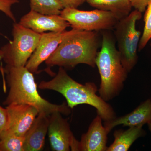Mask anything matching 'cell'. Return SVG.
<instances>
[{
  "instance_id": "obj_1",
  "label": "cell",
  "mask_w": 151,
  "mask_h": 151,
  "mask_svg": "<svg viewBox=\"0 0 151 151\" xmlns=\"http://www.w3.org/2000/svg\"><path fill=\"white\" fill-rule=\"evenodd\" d=\"M100 40L99 32L72 29L45 63L49 67L56 65L64 69H72L79 64L95 67Z\"/></svg>"
},
{
  "instance_id": "obj_2",
  "label": "cell",
  "mask_w": 151,
  "mask_h": 151,
  "mask_svg": "<svg viewBox=\"0 0 151 151\" xmlns=\"http://www.w3.org/2000/svg\"><path fill=\"white\" fill-rule=\"evenodd\" d=\"M38 87L60 93L71 109L81 104L92 106L105 122L117 117L113 107L96 94L98 89L96 84L91 82L84 84L78 83L70 77L63 68L59 67L58 72L51 80L41 81Z\"/></svg>"
},
{
  "instance_id": "obj_3",
  "label": "cell",
  "mask_w": 151,
  "mask_h": 151,
  "mask_svg": "<svg viewBox=\"0 0 151 151\" xmlns=\"http://www.w3.org/2000/svg\"><path fill=\"white\" fill-rule=\"evenodd\" d=\"M9 90L7 97L3 102L4 105L12 104H26L35 107L39 113L50 116L55 112L68 116L71 109L67 103L60 105L52 104L39 94L37 85L32 72L25 66L12 67L6 65L4 68Z\"/></svg>"
},
{
  "instance_id": "obj_4",
  "label": "cell",
  "mask_w": 151,
  "mask_h": 151,
  "mask_svg": "<svg viewBox=\"0 0 151 151\" xmlns=\"http://www.w3.org/2000/svg\"><path fill=\"white\" fill-rule=\"evenodd\" d=\"M110 31H102L101 50L96 59L101 78L98 92L106 102L119 95L128 73L122 64L116 40Z\"/></svg>"
},
{
  "instance_id": "obj_5",
  "label": "cell",
  "mask_w": 151,
  "mask_h": 151,
  "mask_svg": "<svg viewBox=\"0 0 151 151\" xmlns=\"http://www.w3.org/2000/svg\"><path fill=\"white\" fill-rule=\"evenodd\" d=\"M142 17V13L135 9L119 20L114 27V37L122 64L128 73L138 62L137 51L141 32L136 28V23Z\"/></svg>"
},
{
  "instance_id": "obj_6",
  "label": "cell",
  "mask_w": 151,
  "mask_h": 151,
  "mask_svg": "<svg viewBox=\"0 0 151 151\" xmlns=\"http://www.w3.org/2000/svg\"><path fill=\"white\" fill-rule=\"evenodd\" d=\"M41 34L14 22L13 39L0 48V59L8 66H25L37 46Z\"/></svg>"
},
{
  "instance_id": "obj_7",
  "label": "cell",
  "mask_w": 151,
  "mask_h": 151,
  "mask_svg": "<svg viewBox=\"0 0 151 151\" xmlns=\"http://www.w3.org/2000/svg\"><path fill=\"white\" fill-rule=\"evenodd\" d=\"M60 15L73 29L87 31H102L113 29L119 19L111 12L96 9L82 11L64 8Z\"/></svg>"
},
{
  "instance_id": "obj_8",
  "label": "cell",
  "mask_w": 151,
  "mask_h": 151,
  "mask_svg": "<svg viewBox=\"0 0 151 151\" xmlns=\"http://www.w3.org/2000/svg\"><path fill=\"white\" fill-rule=\"evenodd\" d=\"M60 112L50 116L48 134L52 150L55 151H79V141L76 139L66 119Z\"/></svg>"
},
{
  "instance_id": "obj_9",
  "label": "cell",
  "mask_w": 151,
  "mask_h": 151,
  "mask_svg": "<svg viewBox=\"0 0 151 151\" xmlns=\"http://www.w3.org/2000/svg\"><path fill=\"white\" fill-rule=\"evenodd\" d=\"M8 122L3 131L25 137L39 114L35 107L26 104H12L6 108Z\"/></svg>"
},
{
  "instance_id": "obj_10",
  "label": "cell",
  "mask_w": 151,
  "mask_h": 151,
  "mask_svg": "<svg viewBox=\"0 0 151 151\" xmlns=\"http://www.w3.org/2000/svg\"><path fill=\"white\" fill-rule=\"evenodd\" d=\"M19 23L35 32H61L70 26L60 15H45L31 10L22 17Z\"/></svg>"
},
{
  "instance_id": "obj_11",
  "label": "cell",
  "mask_w": 151,
  "mask_h": 151,
  "mask_svg": "<svg viewBox=\"0 0 151 151\" xmlns=\"http://www.w3.org/2000/svg\"><path fill=\"white\" fill-rule=\"evenodd\" d=\"M68 31L64 30L61 32L42 34L37 46L28 60L25 67L32 73H36L40 65L45 62L55 51Z\"/></svg>"
},
{
  "instance_id": "obj_12",
  "label": "cell",
  "mask_w": 151,
  "mask_h": 151,
  "mask_svg": "<svg viewBox=\"0 0 151 151\" xmlns=\"http://www.w3.org/2000/svg\"><path fill=\"white\" fill-rule=\"evenodd\" d=\"M102 118L97 114L88 131L81 136L79 151H106L108 136L110 132L102 124Z\"/></svg>"
},
{
  "instance_id": "obj_13",
  "label": "cell",
  "mask_w": 151,
  "mask_h": 151,
  "mask_svg": "<svg viewBox=\"0 0 151 151\" xmlns=\"http://www.w3.org/2000/svg\"><path fill=\"white\" fill-rule=\"evenodd\" d=\"M151 121V99H148L131 113L105 122L104 127L110 132L113 128L119 125L129 127L143 126Z\"/></svg>"
},
{
  "instance_id": "obj_14",
  "label": "cell",
  "mask_w": 151,
  "mask_h": 151,
  "mask_svg": "<svg viewBox=\"0 0 151 151\" xmlns=\"http://www.w3.org/2000/svg\"><path fill=\"white\" fill-rule=\"evenodd\" d=\"M50 116L39 113L25 135L24 151H39L43 149L48 133Z\"/></svg>"
},
{
  "instance_id": "obj_15",
  "label": "cell",
  "mask_w": 151,
  "mask_h": 151,
  "mask_svg": "<svg viewBox=\"0 0 151 151\" xmlns=\"http://www.w3.org/2000/svg\"><path fill=\"white\" fill-rule=\"evenodd\" d=\"M146 134L142 126L130 127L126 130H116L113 133L114 142L106 151H128L135 141Z\"/></svg>"
},
{
  "instance_id": "obj_16",
  "label": "cell",
  "mask_w": 151,
  "mask_h": 151,
  "mask_svg": "<svg viewBox=\"0 0 151 151\" xmlns=\"http://www.w3.org/2000/svg\"><path fill=\"white\" fill-rule=\"evenodd\" d=\"M86 2L97 9L111 12L119 20L128 16L132 8L129 0H86Z\"/></svg>"
},
{
  "instance_id": "obj_17",
  "label": "cell",
  "mask_w": 151,
  "mask_h": 151,
  "mask_svg": "<svg viewBox=\"0 0 151 151\" xmlns=\"http://www.w3.org/2000/svg\"><path fill=\"white\" fill-rule=\"evenodd\" d=\"M31 10L45 15H60L64 9L59 0H29Z\"/></svg>"
},
{
  "instance_id": "obj_18",
  "label": "cell",
  "mask_w": 151,
  "mask_h": 151,
  "mask_svg": "<svg viewBox=\"0 0 151 151\" xmlns=\"http://www.w3.org/2000/svg\"><path fill=\"white\" fill-rule=\"evenodd\" d=\"M24 137L3 131L0 135V151H24Z\"/></svg>"
},
{
  "instance_id": "obj_19",
  "label": "cell",
  "mask_w": 151,
  "mask_h": 151,
  "mask_svg": "<svg viewBox=\"0 0 151 151\" xmlns=\"http://www.w3.org/2000/svg\"><path fill=\"white\" fill-rule=\"evenodd\" d=\"M144 15L145 27L138 46V51H141L145 47L151 38V1L148 5Z\"/></svg>"
},
{
  "instance_id": "obj_20",
  "label": "cell",
  "mask_w": 151,
  "mask_h": 151,
  "mask_svg": "<svg viewBox=\"0 0 151 151\" xmlns=\"http://www.w3.org/2000/svg\"><path fill=\"white\" fill-rule=\"evenodd\" d=\"M19 2V0H0V11L3 12L7 17L14 22L16 19L12 10V6Z\"/></svg>"
},
{
  "instance_id": "obj_21",
  "label": "cell",
  "mask_w": 151,
  "mask_h": 151,
  "mask_svg": "<svg viewBox=\"0 0 151 151\" xmlns=\"http://www.w3.org/2000/svg\"><path fill=\"white\" fill-rule=\"evenodd\" d=\"M132 8L143 13L145 12L151 0H129Z\"/></svg>"
},
{
  "instance_id": "obj_22",
  "label": "cell",
  "mask_w": 151,
  "mask_h": 151,
  "mask_svg": "<svg viewBox=\"0 0 151 151\" xmlns=\"http://www.w3.org/2000/svg\"><path fill=\"white\" fill-rule=\"evenodd\" d=\"M64 8L77 9L86 2V0H59Z\"/></svg>"
},
{
  "instance_id": "obj_23",
  "label": "cell",
  "mask_w": 151,
  "mask_h": 151,
  "mask_svg": "<svg viewBox=\"0 0 151 151\" xmlns=\"http://www.w3.org/2000/svg\"><path fill=\"white\" fill-rule=\"evenodd\" d=\"M8 122V113L6 108L0 105V135L5 129Z\"/></svg>"
},
{
  "instance_id": "obj_24",
  "label": "cell",
  "mask_w": 151,
  "mask_h": 151,
  "mask_svg": "<svg viewBox=\"0 0 151 151\" xmlns=\"http://www.w3.org/2000/svg\"><path fill=\"white\" fill-rule=\"evenodd\" d=\"M0 71L1 72L2 74H3L4 73V68H3L1 65H0Z\"/></svg>"
},
{
  "instance_id": "obj_25",
  "label": "cell",
  "mask_w": 151,
  "mask_h": 151,
  "mask_svg": "<svg viewBox=\"0 0 151 151\" xmlns=\"http://www.w3.org/2000/svg\"><path fill=\"white\" fill-rule=\"evenodd\" d=\"M148 126V128L149 130L150 131L151 133V121L150 122V123H149L147 124Z\"/></svg>"
},
{
  "instance_id": "obj_26",
  "label": "cell",
  "mask_w": 151,
  "mask_h": 151,
  "mask_svg": "<svg viewBox=\"0 0 151 151\" xmlns=\"http://www.w3.org/2000/svg\"><path fill=\"white\" fill-rule=\"evenodd\" d=\"M150 40H151L150 45H151V39H150Z\"/></svg>"
}]
</instances>
